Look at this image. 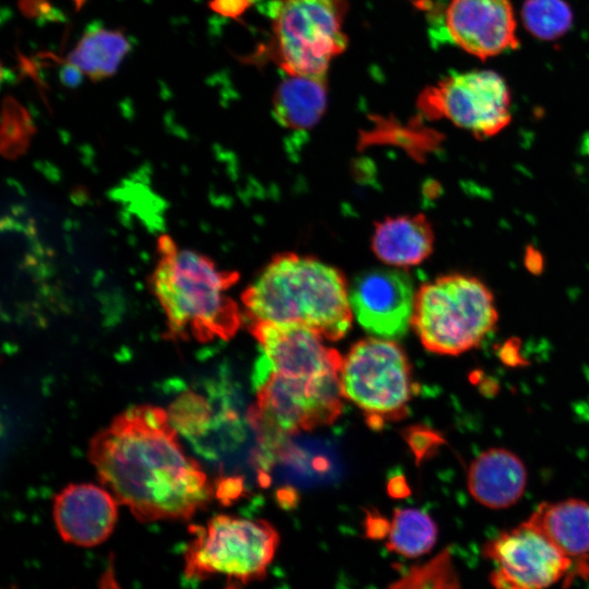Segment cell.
<instances>
[{"label": "cell", "instance_id": "cell-15", "mask_svg": "<svg viewBox=\"0 0 589 589\" xmlns=\"http://www.w3.org/2000/svg\"><path fill=\"white\" fill-rule=\"evenodd\" d=\"M527 521L573 563V580L589 577V503L579 498L540 504Z\"/></svg>", "mask_w": 589, "mask_h": 589}, {"label": "cell", "instance_id": "cell-13", "mask_svg": "<svg viewBox=\"0 0 589 589\" xmlns=\"http://www.w3.org/2000/svg\"><path fill=\"white\" fill-rule=\"evenodd\" d=\"M445 31L455 45L480 59L519 46L509 0H450L445 11Z\"/></svg>", "mask_w": 589, "mask_h": 589}, {"label": "cell", "instance_id": "cell-22", "mask_svg": "<svg viewBox=\"0 0 589 589\" xmlns=\"http://www.w3.org/2000/svg\"><path fill=\"white\" fill-rule=\"evenodd\" d=\"M386 589H461L450 551L410 567Z\"/></svg>", "mask_w": 589, "mask_h": 589}, {"label": "cell", "instance_id": "cell-8", "mask_svg": "<svg viewBox=\"0 0 589 589\" xmlns=\"http://www.w3.org/2000/svg\"><path fill=\"white\" fill-rule=\"evenodd\" d=\"M341 396L362 410L370 428L408 413L413 394L411 369L404 349L393 340L366 338L342 358Z\"/></svg>", "mask_w": 589, "mask_h": 589}, {"label": "cell", "instance_id": "cell-16", "mask_svg": "<svg viewBox=\"0 0 589 589\" xmlns=\"http://www.w3.org/2000/svg\"><path fill=\"white\" fill-rule=\"evenodd\" d=\"M528 473L524 461L503 447L480 453L469 465L467 488L481 505L502 509L516 504L525 493Z\"/></svg>", "mask_w": 589, "mask_h": 589}, {"label": "cell", "instance_id": "cell-20", "mask_svg": "<svg viewBox=\"0 0 589 589\" xmlns=\"http://www.w3.org/2000/svg\"><path fill=\"white\" fill-rule=\"evenodd\" d=\"M437 538L435 521L418 508H396L387 533L386 548L406 558L430 552Z\"/></svg>", "mask_w": 589, "mask_h": 589}, {"label": "cell", "instance_id": "cell-25", "mask_svg": "<svg viewBox=\"0 0 589 589\" xmlns=\"http://www.w3.org/2000/svg\"><path fill=\"white\" fill-rule=\"evenodd\" d=\"M253 4L251 0H209L208 8L220 16L240 17Z\"/></svg>", "mask_w": 589, "mask_h": 589}, {"label": "cell", "instance_id": "cell-3", "mask_svg": "<svg viewBox=\"0 0 589 589\" xmlns=\"http://www.w3.org/2000/svg\"><path fill=\"white\" fill-rule=\"evenodd\" d=\"M250 322L306 326L327 340L349 330L352 311L342 274L314 257L283 253L273 257L243 291Z\"/></svg>", "mask_w": 589, "mask_h": 589}, {"label": "cell", "instance_id": "cell-28", "mask_svg": "<svg viewBox=\"0 0 589 589\" xmlns=\"http://www.w3.org/2000/svg\"><path fill=\"white\" fill-rule=\"evenodd\" d=\"M84 74L74 65L62 61V67L60 69V80L62 84L68 87L77 86L83 79Z\"/></svg>", "mask_w": 589, "mask_h": 589}, {"label": "cell", "instance_id": "cell-14", "mask_svg": "<svg viewBox=\"0 0 589 589\" xmlns=\"http://www.w3.org/2000/svg\"><path fill=\"white\" fill-rule=\"evenodd\" d=\"M118 502L106 489L92 483L69 484L53 501V520L63 541L95 546L112 533Z\"/></svg>", "mask_w": 589, "mask_h": 589}, {"label": "cell", "instance_id": "cell-31", "mask_svg": "<svg viewBox=\"0 0 589 589\" xmlns=\"http://www.w3.org/2000/svg\"><path fill=\"white\" fill-rule=\"evenodd\" d=\"M253 3L256 1V0H251Z\"/></svg>", "mask_w": 589, "mask_h": 589}, {"label": "cell", "instance_id": "cell-2", "mask_svg": "<svg viewBox=\"0 0 589 589\" xmlns=\"http://www.w3.org/2000/svg\"><path fill=\"white\" fill-rule=\"evenodd\" d=\"M156 253L148 284L166 315L167 338L203 342L232 337L242 315L227 291L239 274L179 247L168 235L158 238Z\"/></svg>", "mask_w": 589, "mask_h": 589}, {"label": "cell", "instance_id": "cell-7", "mask_svg": "<svg viewBox=\"0 0 589 589\" xmlns=\"http://www.w3.org/2000/svg\"><path fill=\"white\" fill-rule=\"evenodd\" d=\"M184 574L192 579L223 575L242 582L261 579L279 543L277 530L263 519L217 515L190 527Z\"/></svg>", "mask_w": 589, "mask_h": 589}, {"label": "cell", "instance_id": "cell-23", "mask_svg": "<svg viewBox=\"0 0 589 589\" xmlns=\"http://www.w3.org/2000/svg\"><path fill=\"white\" fill-rule=\"evenodd\" d=\"M171 423L185 434H195L203 431L209 419V408L203 397L187 393L179 397L171 406L169 412Z\"/></svg>", "mask_w": 589, "mask_h": 589}, {"label": "cell", "instance_id": "cell-27", "mask_svg": "<svg viewBox=\"0 0 589 589\" xmlns=\"http://www.w3.org/2000/svg\"><path fill=\"white\" fill-rule=\"evenodd\" d=\"M390 524L380 515L369 514L366 518V536L372 539L387 537Z\"/></svg>", "mask_w": 589, "mask_h": 589}, {"label": "cell", "instance_id": "cell-4", "mask_svg": "<svg viewBox=\"0 0 589 589\" xmlns=\"http://www.w3.org/2000/svg\"><path fill=\"white\" fill-rule=\"evenodd\" d=\"M497 321L493 293L474 276L444 275L416 292L411 325L434 353L457 356L477 348Z\"/></svg>", "mask_w": 589, "mask_h": 589}, {"label": "cell", "instance_id": "cell-10", "mask_svg": "<svg viewBox=\"0 0 589 589\" xmlns=\"http://www.w3.org/2000/svg\"><path fill=\"white\" fill-rule=\"evenodd\" d=\"M495 589H548L573 584V563L527 520L498 533L483 546Z\"/></svg>", "mask_w": 589, "mask_h": 589}, {"label": "cell", "instance_id": "cell-6", "mask_svg": "<svg viewBox=\"0 0 589 589\" xmlns=\"http://www.w3.org/2000/svg\"><path fill=\"white\" fill-rule=\"evenodd\" d=\"M256 402L248 420L271 449L287 436L332 424L341 412L339 375L303 377L254 371Z\"/></svg>", "mask_w": 589, "mask_h": 589}, {"label": "cell", "instance_id": "cell-9", "mask_svg": "<svg viewBox=\"0 0 589 589\" xmlns=\"http://www.w3.org/2000/svg\"><path fill=\"white\" fill-rule=\"evenodd\" d=\"M420 111L429 119H446L477 137H490L512 120L510 93L491 70L452 73L423 89Z\"/></svg>", "mask_w": 589, "mask_h": 589}, {"label": "cell", "instance_id": "cell-11", "mask_svg": "<svg viewBox=\"0 0 589 589\" xmlns=\"http://www.w3.org/2000/svg\"><path fill=\"white\" fill-rule=\"evenodd\" d=\"M250 332L262 350L255 371L303 377L340 374L342 357L306 326L259 321L250 322Z\"/></svg>", "mask_w": 589, "mask_h": 589}, {"label": "cell", "instance_id": "cell-19", "mask_svg": "<svg viewBox=\"0 0 589 589\" xmlns=\"http://www.w3.org/2000/svg\"><path fill=\"white\" fill-rule=\"evenodd\" d=\"M130 49V41L121 29L97 27L84 33L63 61L91 81L99 82L117 73Z\"/></svg>", "mask_w": 589, "mask_h": 589}, {"label": "cell", "instance_id": "cell-26", "mask_svg": "<svg viewBox=\"0 0 589 589\" xmlns=\"http://www.w3.org/2000/svg\"><path fill=\"white\" fill-rule=\"evenodd\" d=\"M21 13L27 19L50 17L52 20V5L49 0H17Z\"/></svg>", "mask_w": 589, "mask_h": 589}, {"label": "cell", "instance_id": "cell-24", "mask_svg": "<svg viewBox=\"0 0 589 589\" xmlns=\"http://www.w3.org/2000/svg\"><path fill=\"white\" fill-rule=\"evenodd\" d=\"M405 438L413 450L417 461L422 460L431 454L444 440L432 431L423 426H412L405 432Z\"/></svg>", "mask_w": 589, "mask_h": 589}, {"label": "cell", "instance_id": "cell-12", "mask_svg": "<svg viewBox=\"0 0 589 589\" xmlns=\"http://www.w3.org/2000/svg\"><path fill=\"white\" fill-rule=\"evenodd\" d=\"M414 298L410 276L398 268L364 272L349 288V302L358 323L370 334L388 339L407 333Z\"/></svg>", "mask_w": 589, "mask_h": 589}, {"label": "cell", "instance_id": "cell-17", "mask_svg": "<svg viewBox=\"0 0 589 589\" xmlns=\"http://www.w3.org/2000/svg\"><path fill=\"white\" fill-rule=\"evenodd\" d=\"M371 244L381 261L396 268L407 267L432 253L434 232L423 215L389 217L376 224Z\"/></svg>", "mask_w": 589, "mask_h": 589}, {"label": "cell", "instance_id": "cell-5", "mask_svg": "<svg viewBox=\"0 0 589 589\" xmlns=\"http://www.w3.org/2000/svg\"><path fill=\"white\" fill-rule=\"evenodd\" d=\"M348 0H272L268 52L287 75H326L348 45Z\"/></svg>", "mask_w": 589, "mask_h": 589}, {"label": "cell", "instance_id": "cell-30", "mask_svg": "<svg viewBox=\"0 0 589 589\" xmlns=\"http://www.w3.org/2000/svg\"><path fill=\"white\" fill-rule=\"evenodd\" d=\"M100 589H120L118 586L111 568L108 570L106 575H104L101 582H100Z\"/></svg>", "mask_w": 589, "mask_h": 589}, {"label": "cell", "instance_id": "cell-1", "mask_svg": "<svg viewBox=\"0 0 589 589\" xmlns=\"http://www.w3.org/2000/svg\"><path fill=\"white\" fill-rule=\"evenodd\" d=\"M88 459L101 484L142 522L189 519L213 495L206 473L157 406L119 413L91 440Z\"/></svg>", "mask_w": 589, "mask_h": 589}, {"label": "cell", "instance_id": "cell-29", "mask_svg": "<svg viewBox=\"0 0 589 589\" xmlns=\"http://www.w3.org/2000/svg\"><path fill=\"white\" fill-rule=\"evenodd\" d=\"M389 493L393 496H402L404 491L409 493L408 488L405 485V481L401 477L394 478L389 483Z\"/></svg>", "mask_w": 589, "mask_h": 589}, {"label": "cell", "instance_id": "cell-21", "mask_svg": "<svg viewBox=\"0 0 589 589\" xmlns=\"http://www.w3.org/2000/svg\"><path fill=\"white\" fill-rule=\"evenodd\" d=\"M526 29L542 40L564 36L573 24V12L564 0H526L521 8Z\"/></svg>", "mask_w": 589, "mask_h": 589}, {"label": "cell", "instance_id": "cell-18", "mask_svg": "<svg viewBox=\"0 0 589 589\" xmlns=\"http://www.w3.org/2000/svg\"><path fill=\"white\" fill-rule=\"evenodd\" d=\"M326 106V75H288L273 97L274 117L292 130L312 128L322 118Z\"/></svg>", "mask_w": 589, "mask_h": 589}]
</instances>
